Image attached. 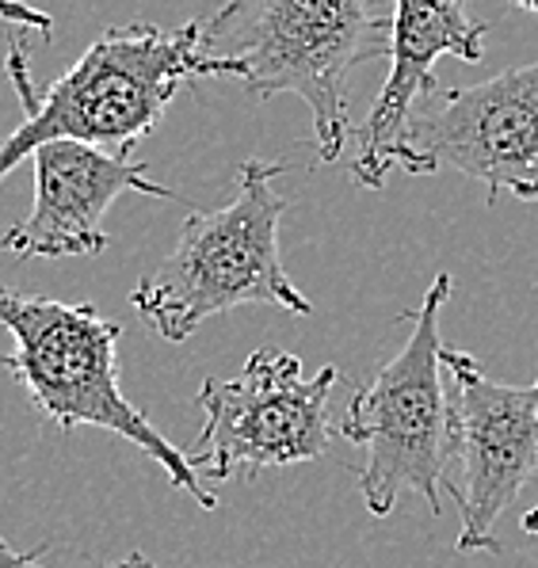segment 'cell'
Segmentation results:
<instances>
[{
    "label": "cell",
    "mask_w": 538,
    "mask_h": 568,
    "mask_svg": "<svg viewBox=\"0 0 538 568\" xmlns=\"http://www.w3.org/2000/svg\"><path fill=\"white\" fill-rule=\"evenodd\" d=\"M34 156V206L23 222L0 233L12 256H100L108 248L103 214L123 191L172 199V187L150 180V164L123 161L81 142H47Z\"/></svg>",
    "instance_id": "cell-10"
},
{
    "label": "cell",
    "mask_w": 538,
    "mask_h": 568,
    "mask_svg": "<svg viewBox=\"0 0 538 568\" xmlns=\"http://www.w3.org/2000/svg\"><path fill=\"white\" fill-rule=\"evenodd\" d=\"M524 530H527V535H538V504L524 515Z\"/></svg>",
    "instance_id": "cell-13"
},
{
    "label": "cell",
    "mask_w": 538,
    "mask_h": 568,
    "mask_svg": "<svg viewBox=\"0 0 538 568\" xmlns=\"http://www.w3.org/2000/svg\"><path fill=\"white\" fill-rule=\"evenodd\" d=\"M402 172H458L485 183L489 203L500 191L538 203V58L481 84L424 95L413 108L402 145Z\"/></svg>",
    "instance_id": "cell-7"
},
{
    "label": "cell",
    "mask_w": 538,
    "mask_h": 568,
    "mask_svg": "<svg viewBox=\"0 0 538 568\" xmlns=\"http://www.w3.org/2000/svg\"><path fill=\"white\" fill-rule=\"evenodd\" d=\"M203 23L169 31L158 23L108 28L47 92H34L20 39H8V81L20 95L23 122L0 142V180L47 142H81L130 161L142 138L164 119L172 95L195 77H225V65L199 47Z\"/></svg>",
    "instance_id": "cell-1"
},
{
    "label": "cell",
    "mask_w": 538,
    "mask_h": 568,
    "mask_svg": "<svg viewBox=\"0 0 538 568\" xmlns=\"http://www.w3.org/2000/svg\"><path fill=\"white\" fill-rule=\"evenodd\" d=\"M336 378V366H321L306 378L298 355L283 347L253 352L237 378H206L195 397L203 432L187 450L191 469L222 485L237 474L256 480L264 469L325 458L333 443L328 400Z\"/></svg>",
    "instance_id": "cell-6"
},
{
    "label": "cell",
    "mask_w": 538,
    "mask_h": 568,
    "mask_svg": "<svg viewBox=\"0 0 538 568\" xmlns=\"http://www.w3.org/2000/svg\"><path fill=\"white\" fill-rule=\"evenodd\" d=\"M42 549H47V546H39V549H31V554H23V549L8 546V541L0 538V568H47V565H42ZM111 568H158V565H153L145 554H130L119 565H111Z\"/></svg>",
    "instance_id": "cell-11"
},
{
    "label": "cell",
    "mask_w": 538,
    "mask_h": 568,
    "mask_svg": "<svg viewBox=\"0 0 538 568\" xmlns=\"http://www.w3.org/2000/svg\"><path fill=\"white\" fill-rule=\"evenodd\" d=\"M0 328L12 336V352L0 355L4 371L28 393L42 419L62 432L103 427L119 439L134 443L142 454L184 488L203 511L219 508V493L150 424V416L126 400L119 386V336L123 328L108 321L92 302L69 305L39 294H20L0 286Z\"/></svg>",
    "instance_id": "cell-4"
},
{
    "label": "cell",
    "mask_w": 538,
    "mask_h": 568,
    "mask_svg": "<svg viewBox=\"0 0 538 568\" xmlns=\"http://www.w3.org/2000/svg\"><path fill=\"white\" fill-rule=\"evenodd\" d=\"M394 34H389V77L370 103L363 126L355 130L352 183L378 191L394 164H402L405 130L420 95L436 92V61L455 54L466 65L485 61V20L470 16L466 0H389Z\"/></svg>",
    "instance_id": "cell-9"
},
{
    "label": "cell",
    "mask_w": 538,
    "mask_h": 568,
    "mask_svg": "<svg viewBox=\"0 0 538 568\" xmlns=\"http://www.w3.org/2000/svg\"><path fill=\"white\" fill-rule=\"evenodd\" d=\"M450 275L432 278L424 302L402 313L413 332L405 347L382 371L355 389L344 413L341 435L363 450L359 496L370 515H394L405 493L428 500L432 515L444 511L439 485L450 466V405L444 386V344H439V310L450 298Z\"/></svg>",
    "instance_id": "cell-5"
},
{
    "label": "cell",
    "mask_w": 538,
    "mask_h": 568,
    "mask_svg": "<svg viewBox=\"0 0 538 568\" xmlns=\"http://www.w3.org/2000/svg\"><path fill=\"white\" fill-rule=\"evenodd\" d=\"M389 34L394 12H378V0H222L199 47L256 100L298 95L328 164L352 134L348 77L389 58Z\"/></svg>",
    "instance_id": "cell-2"
},
{
    "label": "cell",
    "mask_w": 538,
    "mask_h": 568,
    "mask_svg": "<svg viewBox=\"0 0 538 568\" xmlns=\"http://www.w3.org/2000/svg\"><path fill=\"white\" fill-rule=\"evenodd\" d=\"M0 20L8 23V28H34L42 34V39H54V20H50L47 12H39V8L23 4V0H0Z\"/></svg>",
    "instance_id": "cell-12"
},
{
    "label": "cell",
    "mask_w": 538,
    "mask_h": 568,
    "mask_svg": "<svg viewBox=\"0 0 538 568\" xmlns=\"http://www.w3.org/2000/svg\"><path fill=\"white\" fill-rule=\"evenodd\" d=\"M439 359L450 378V458L463 469L458 485H447L463 511L455 549L500 554L493 527L538 474V382L505 386L455 347Z\"/></svg>",
    "instance_id": "cell-8"
},
{
    "label": "cell",
    "mask_w": 538,
    "mask_h": 568,
    "mask_svg": "<svg viewBox=\"0 0 538 568\" xmlns=\"http://www.w3.org/2000/svg\"><path fill=\"white\" fill-rule=\"evenodd\" d=\"M508 4H516V8H524V12H535L538 16V0H508Z\"/></svg>",
    "instance_id": "cell-14"
},
{
    "label": "cell",
    "mask_w": 538,
    "mask_h": 568,
    "mask_svg": "<svg viewBox=\"0 0 538 568\" xmlns=\"http://www.w3.org/2000/svg\"><path fill=\"white\" fill-rule=\"evenodd\" d=\"M286 164L245 161L237 169V195L225 206L191 210L180 225L176 248L130 294V305L164 339L184 344L199 325L237 305H280L309 317L314 302L291 283L280 252L286 199L275 180Z\"/></svg>",
    "instance_id": "cell-3"
}]
</instances>
